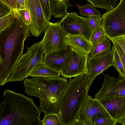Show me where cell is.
Instances as JSON below:
<instances>
[{"label": "cell", "mask_w": 125, "mask_h": 125, "mask_svg": "<svg viewBox=\"0 0 125 125\" xmlns=\"http://www.w3.org/2000/svg\"><path fill=\"white\" fill-rule=\"evenodd\" d=\"M14 10H17V0H1Z\"/></svg>", "instance_id": "35"}, {"label": "cell", "mask_w": 125, "mask_h": 125, "mask_svg": "<svg viewBox=\"0 0 125 125\" xmlns=\"http://www.w3.org/2000/svg\"><path fill=\"white\" fill-rule=\"evenodd\" d=\"M91 4L88 3L85 5H82L78 7L79 10V14L81 16L88 17L93 16H102L100 12L94 7Z\"/></svg>", "instance_id": "23"}, {"label": "cell", "mask_w": 125, "mask_h": 125, "mask_svg": "<svg viewBox=\"0 0 125 125\" xmlns=\"http://www.w3.org/2000/svg\"><path fill=\"white\" fill-rule=\"evenodd\" d=\"M27 52L23 54L17 62L8 82L21 81L29 76L33 69L42 62L44 50L39 43L27 47Z\"/></svg>", "instance_id": "5"}, {"label": "cell", "mask_w": 125, "mask_h": 125, "mask_svg": "<svg viewBox=\"0 0 125 125\" xmlns=\"http://www.w3.org/2000/svg\"><path fill=\"white\" fill-rule=\"evenodd\" d=\"M42 120V125H63L57 113L44 115Z\"/></svg>", "instance_id": "24"}, {"label": "cell", "mask_w": 125, "mask_h": 125, "mask_svg": "<svg viewBox=\"0 0 125 125\" xmlns=\"http://www.w3.org/2000/svg\"><path fill=\"white\" fill-rule=\"evenodd\" d=\"M60 21L66 35L82 34L90 41L93 31L88 17L79 16L75 12H67Z\"/></svg>", "instance_id": "7"}, {"label": "cell", "mask_w": 125, "mask_h": 125, "mask_svg": "<svg viewBox=\"0 0 125 125\" xmlns=\"http://www.w3.org/2000/svg\"><path fill=\"white\" fill-rule=\"evenodd\" d=\"M16 17H19L23 22L28 27L31 23L30 14L27 9H26L15 10Z\"/></svg>", "instance_id": "27"}, {"label": "cell", "mask_w": 125, "mask_h": 125, "mask_svg": "<svg viewBox=\"0 0 125 125\" xmlns=\"http://www.w3.org/2000/svg\"><path fill=\"white\" fill-rule=\"evenodd\" d=\"M94 7L106 9L107 11L112 10L116 5L117 0H86Z\"/></svg>", "instance_id": "21"}, {"label": "cell", "mask_w": 125, "mask_h": 125, "mask_svg": "<svg viewBox=\"0 0 125 125\" xmlns=\"http://www.w3.org/2000/svg\"><path fill=\"white\" fill-rule=\"evenodd\" d=\"M88 18L93 33L102 28V16H89Z\"/></svg>", "instance_id": "25"}, {"label": "cell", "mask_w": 125, "mask_h": 125, "mask_svg": "<svg viewBox=\"0 0 125 125\" xmlns=\"http://www.w3.org/2000/svg\"><path fill=\"white\" fill-rule=\"evenodd\" d=\"M102 27L110 40L125 36V0H120L112 10L102 15Z\"/></svg>", "instance_id": "6"}, {"label": "cell", "mask_w": 125, "mask_h": 125, "mask_svg": "<svg viewBox=\"0 0 125 125\" xmlns=\"http://www.w3.org/2000/svg\"><path fill=\"white\" fill-rule=\"evenodd\" d=\"M93 99L88 95L79 110L73 125H94L92 110Z\"/></svg>", "instance_id": "16"}, {"label": "cell", "mask_w": 125, "mask_h": 125, "mask_svg": "<svg viewBox=\"0 0 125 125\" xmlns=\"http://www.w3.org/2000/svg\"><path fill=\"white\" fill-rule=\"evenodd\" d=\"M113 54V65L118 71L119 77H125V70L120 57L113 45L111 48Z\"/></svg>", "instance_id": "22"}, {"label": "cell", "mask_w": 125, "mask_h": 125, "mask_svg": "<svg viewBox=\"0 0 125 125\" xmlns=\"http://www.w3.org/2000/svg\"><path fill=\"white\" fill-rule=\"evenodd\" d=\"M104 35L105 34L103 27L93 33L90 40L93 46L99 41Z\"/></svg>", "instance_id": "30"}, {"label": "cell", "mask_w": 125, "mask_h": 125, "mask_svg": "<svg viewBox=\"0 0 125 125\" xmlns=\"http://www.w3.org/2000/svg\"><path fill=\"white\" fill-rule=\"evenodd\" d=\"M111 40L120 49L125 55V36L114 38Z\"/></svg>", "instance_id": "32"}, {"label": "cell", "mask_w": 125, "mask_h": 125, "mask_svg": "<svg viewBox=\"0 0 125 125\" xmlns=\"http://www.w3.org/2000/svg\"><path fill=\"white\" fill-rule=\"evenodd\" d=\"M45 17L48 21L51 18L52 14L49 0H40Z\"/></svg>", "instance_id": "29"}, {"label": "cell", "mask_w": 125, "mask_h": 125, "mask_svg": "<svg viewBox=\"0 0 125 125\" xmlns=\"http://www.w3.org/2000/svg\"><path fill=\"white\" fill-rule=\"evenodd\" d=\"M111 40L105 35L93 46L88 56L92 57L101 53L111 50Z\"/></svg>", "instance_id": "19"}, {"label": "cell", "mask_w": 125, "mask_h": 125, "mask_svg": "<svg viewBox=\"0 0 125 125\" xmlns=\"http://www.w3.org/2000/svg\"><path fill=\"white\" fill-rule=\"evenodd\" d=\"M88 74L94 79L109 67L113 65V54L112 49L95 56L88 57Z\"/></svg>", "instance_id": "12"}, {"label": "cell", "mask_w": 125, "mask_h": 125, "mask_svg": "<svg viewBox=\"0 0 125 125\" xmlns=\"http://www.w3.org/2000/svg\"><path fill=\"white\" fill-rule=\"evenodd\" d=\"M94 79L83 73L70 78L61 97L58 114L63 125H73Z\"/></svg>", "instance_id": "4"}, {"label": "cell", "mask_w": 125, "mask_h": 125, "mask_svg": "<svg viewBox=\"0 0 125 125\" xmlns=\"http://www.w3.org/2000/svg\"><path fill=\"white\" fill-rule=\"evenodd\" d=\"M29 27L18 17L0 32V85L8 82L15 65L23 54L24 43L30 37Z\"/></svg>", "instance_id": "1"}, {"label": "cell", "mask_w": 125, "mask_h": 125, "mask_svg": "<svg viewBox=\"0 0 125 125\" xmlns=\"http://www.w3.org/2000/svg\"><path fill=\"white\" fill-rule=\"evenodd\" d=\"M52 15L57 18H62L67 13L68 7L73 6L69 0H49Z\"/></svg>", "instance_id": "18"}, {"label": "cell", "mask_w": 125, "mask_h": 125, "mask_svg": "<svg viewBox=\"0 0 125 125\" xmlns=\"http://www.w3.org/2000/svg\"><path fill=\"white\" fill-rule=\"evenodd\" d=\"M60 72L48 66L42 62L35 66L29 73V76L54 77L60 76Z\"/></svg>", "instance_id": "17"}, {"label": "cell", "mask_w": 125, "mask_h": 125, "mask_svg": "<svg viewBox=\"0 0 125 125\" xmlns=\"http://www.w3.org/2000/svg\"><path fill=\"white\" fill-rule=\"evenodd\" d=\"M111 117L118 121L125 113V97L100 100Z\"/></svg>", "instance_id": "14"}, {"label": "cell", "mask_w": 125, "mask_h": 125, "mask_svg": "<svg viewBox=\"0 0 125 125\" xmlns=\"http://www.w3.org/2000/svg\"><path fill=\"white\" fill-rule=\"evenodd\" d=\"M88 55L72 49L62 67L61 75L66 78H70L83 73L88 74Z\"/></svg>", "instance_id": "9"}, {"label": "cell", "mask_w": 125, "mask_h": 125, "mask_svg": "<svg viewBox=\"0 0 125 125\" xmlns=\"http://www.w3.org/2000/svg\"><path fill=\"white\" fill-rule=\"evenodd\" d=\"M14 10L0 19V32L9 26L14 20L16 16Z\"/></svg>", "instance_id": "26"}, {"label": "cell", "mask_w": 125, "mask_h": 125, "mask_svg": "<svg viewBox=\"0 0 125 125\" xmlns=\"http://www.w3.org/2000/svg\"><path fill=\"white\" fill-rule=\"evenodd\" d=\"M27 9V0H17V10L26 9Z\"/></svg>", "instance_id": "33"}, {"label": "cell", "mask_w": 125, "mask_h": 125, "mask_svg": "<svg viewBox=\"0 0 125 125\" xmlns=\"http://www.w3.org/2000/svg\"><path fill=\"white\" fill-rule=\"evenodd\" d=\"M72 49L67 44L57 51L45 53L42 62L48 66L60 72Z\"/></svg>", "instance_id": "13"}, {"label": "cell", "mask_w": 125, "mask_h": 125, "mask_svg": "<svg viewBox=\"0 0 125 125\" xmlns=\"http://www.w3.org/2000/svg\"><path fill=\"white\" fill-rule=\"evenodd\" d=\"M92 110L94 119L97 117L112 118L99 100L93 99Z\"/></svg>", "instance_id": "20"}, {"label": "cell", "mask_w": 125, "mask_h": 125, "mask_svg": "<svg viewBox=\"0 0 125 125\" xmlns=\"http://www.w3.org/2000/svg\"><path fill=\"white\" fill-rule=\"evenodd\" d=\"M104 76L101 88L95 95L94 99L99 100L119 97H125V77L118 78L109 74Z\"/></svg>", "instance_id": "11"}, {"label": "cell", "mask_w": 125, "mask_h": 125, "mask_svg": "<svg viewBox=\"0 0 125 125\" xmlns=\"http://www.w3.org/2000/svg\"><path fill=\"white\" fill-rule=\"evenodd\" d=\"M0 105V125H42L41 112L32 98L6 89Z\"/></svg>", "instance_id": "2"}, {"label": "cell", "mask_w": 125, "mask_h": 125, "mask_svg": "<svg viewBox=\"0 0 125 125\" xmlns=\"http://www.w3.org/2000/svg\"><path fill=\"white\" fill-rule=\"evenodd\" d=\"M14 10L9 6L0 0V18L8 14Z\"/></svg>", "instance_id": "31"}, {"label": "cell", "mask_w": 125, "mask_h": 125, "mask_svg": "<svg viewBox=\"0 0 125 125\" xmlns=\"http://www.w3.org/2000/svg\"><path fill=\"white\" fill-rule=\"evenodd\" d=\"M65 42L72 49L85 55L89 54L93 47L90 42L82 34H66Z\"/></svg>", "instance_id": "15"}, {"label": "cell", "mask_w": 125, "mask_h": 125, "mask_svg": "<svg viewBox=\"0 0 125 125\" xmlns=\"http://www.w3.org/2000/svg\"><path fill=\"white\" fill-rule=\"evenodd\" d=\"M94 125H115L117 121L112 118L97 117L94 119Z\"/></svg>", "instance_id": "28"}, {"label": "cell", "mask_w": 125, "mask_h": 125, "mask_svg": "<svg viewBox=\"0 0 125 125\" xmlns=\"http://www.w3.org/2000/svg\"><path fill=\"white\" fill-rule=\"evenodd\" d=\"M44 32L43 38L39 43L44 53L57 51L66 45V34L61 27L60 21L55 23L50 22Z\"/></svg>", "instance_id": "8"}, {"label": "cell", "mask_w": 125, "mask_h": 125, "mask_svg": "<svg viewBox=\"0 0 125 125\" xmlns=\"http://www.w3.org/2000/svg\"><path fill=\"white\" fill-rule=\"evenodd\" d=\"M117 123H120L123 125H125V113L124 115L118 121Z\"/></svg>", "instance_id": "36"}, {"label": "cell", "mask_w": 125, "mask_h": 125, "mask_svg": "<svg viewBox=\"0 0 125 125\" xmlns=\"http://www.w3.org/2000/svg\"><path fill=\"white\" fill-rule=\"evenodd\" d=\"M113 43L120 57L125 70V55L117 45L114 43Z\"/></svg>", "instance_id": "34"}, {"label": "cell", "mask_w": 125, "mask_h": 125, "mask_svg": "<svg viewBox=\"0 0 125 125\" xmlns=\"http://www.w3.org/2000/svg\"><path fill=\"white\" fill-rule=\"evenodd\" d=\"M68 82L66 78L60 76L26 78L23 81L24 92L29 96L40 98L39 108L44 115L58 114L61 97Z\"/></svg>", "instance_id": "3"}, {"label": "cell", "mask_w": 125, "mask_h": 125, "mask_svg": "<svg viewBox=\"0 0 125 125\" xmlns=\"http://www.w3.org/2000/svg\"><path fill=\"white\" fill-rule=\"evenodd\" d=\"M27 1L31 21L29 31L32 35L38 37L45 31L50 22L45 17L40 0Z\"/></svg>", "instance_id": "10"}]
</instances>
